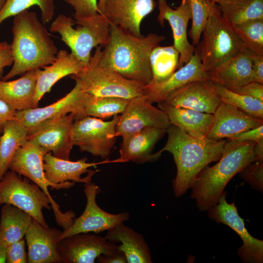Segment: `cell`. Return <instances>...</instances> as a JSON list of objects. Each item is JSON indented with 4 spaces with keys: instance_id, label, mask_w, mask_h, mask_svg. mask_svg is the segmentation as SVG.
Here are the masks:
<instances>
[{
    "instance_id": "cell-1",
    "label": "cell",
    "mask_w": 263,
    "mask_h": 263,
    "mask_svg": "<svg viewBox=\"0 0 263 263\" xmlns=\"http://www.w3.org/2000/svg\"><path fill=\"white\" fill-rule=\"evenodd\" d=\"M110 24V39L101 51L99 64L126 79L145 86L152 84L150 55L153 49L165 39V37L152 33L137 37Z\"/></svg>"
},
{
    "instance_id": "cell-2",
    "label": "cell",
    "mask_w": 263,
    "mask_h": 263,
    "mask_svg": "<svg viewBox=\"0 0 263 263\" xmlns=\"http://www.w3.org/2000/svg\"><path fill=\"white\" fill-rule=\"evenodd\" d=\"M167 132L168 136L165 145L154 154L158 159L165 151L172 155L177 169L172 187L175 196L179 197L191 188L205 167L221 158L226 141L193 136L172 124L167 129Z\"/></svg>"
},
{
    "instance_id": "cell-3",
    "label": "cell",
    "mask_w": 263,
    "mask_h": 263,
    "mask_svg": "<svg viewBox=\"0 0 263 263\" xmlns=\"http://www.w3.org/2000/svg\"><path fill=\"white\" fill-rule=\"evenodd\" d=\"M11 43L14 62L2 80L52 64L58 50L37 14L28 10L14 17Z\"/></svg>"
},
{
    "instance_id": "cell-4",
    "label": "cell",
    "mask_w": 263,
    "mask_h": 263,
    "mask_svg": "<svg viewBox=\"0 0 263 263\" xmlns=\"http://www.w3.org/2000/svg\"><path fill=\"white\" fill-rule=\"evenodd\" d=\"M255 142L229 140L226 142L221 158L211 167L207 166L198 174L190 197L201 211L216 205L230 180L246 165L255 161Z\"/></svg>"
},
{
    "instance_id": "cell-5",
    "label": "cell",
    "mask_w": 263,
    "mask_h": 263,
    "mask_svg": "<svg viewBox=\"0 0 263 263\" xmlns=\"http://www.w3.org/2000/svg\"><path fill=\"white\" fill-rule=\"evenodd\" d=\"M110 23L102 14L75 18L59 14L52 22L49 30L57 33L71 53L85 65L94 47L105 46L110 38Z\"/></svg>"
},
{
    "instance_id": "cell-6",
    "label": "cell",
    "mask_w": 263,
    "mask_h": 263,
    "mask_svg": "<svg viewBox=\"0 0 263 263\" xmlns=\"http://www.w3.org/2000/svg\"><path fill=\"white\" fill-rule=\"evenodd\" d=\"M101 46L96 47L88 63L78 73L70 75L82 90L93 97H117L127 99L144 95V84L126 79L99 63Z\"/></svg>"
},
{
    "instance_id": "cell-7",
    "label": "cell",
    "mask_w": 263,
    "mask_h": 263,
    "mask_svg": "<svg viewBox=\"0 0 263 263\" xmlns=\"http://www.w3.org/2000/svg\"><path fill=\"white\" fill-rule=\"evenodd\" d=\"M47 152L46 150L38 145L32 142H27L15 152L9 169L28 178L48 196L56 222L64 230L71 225L75 214L71 210L65 212L61 211L60 206L51 196L49 187L51 189L57 190L68 189L73 187L75 183L66 182L54 184L47 179L43 169V158Z\"/></svg>"
},
{
    "instance_id": "cell-8",
    "label": "cell",
    "mask_w": 263,
    "mask_h": 263,
    "mask_svg": "<svg viewBox=\"0 0 263 263\" xmlns=\"http://www.w3.org/2000/svg\"><path fill=\"white\" fill-rule=\"evenodd\" d=\"M202 40L197 45L205 70L209 72L241 51L245 47L233 26L221 12L211 14L202 32Z\"/></svg>"
},
{
    "instance_id": "cell-9",
    "label": "cell",
    "mask_w": 263,
    "mask_h": 263,
    "mask_svg": "<svg viewBox=\"0 0 263 263\" xmlns=\"http://www.w3.org/2000/svg\"><path fill=\"white\" fill-rule=\"evenodd\" d=\"M11 205L23 210L42 226H48L43 216V208L51 209L48 196L28 178H21L8 170L0 179V205Z\"/></svg>"
},
{
    "instance_id": "cell-10",
    "label": "cell",
    "mask_w": 263,
    "mask_h": 263,
    "mask_svg": "<svg viewBox=\"0 0 263 263\" xmlns=\"http://www.w3.org/2000/svg\"><path fill=\"white\" fill-rule=\"evenodd\" d=\"M119 117L115 115L109 121L89 116L75 119L71 130L73 146L78 147L81 152L103 160L108 159L116 142V126Z\"/></svg>"
},
{
    "instance_id": "cell-11",
    "label": "cell",
    "mask_w": 263,
    "mask_h": 263,
    "mask_svg": "<svg viewBox=\"0 0 263 263\" xmlns=\"http://www.w3.org/2000/svg\"><path fill=\"white\" fill-rule=\"evenodd\" d=\"M84 193L86 198L85 209L80 216L74 219L69 227L62 231L58 241L75 234H98L107 231L130 218V215L128 212L112 214L102 209L96 201L101 189L92 181L84 183Z\"/></svg>"
},
{
    "instance_id": "cell-12",
    "label": "cell",
    "mask_w": 263,
    "mask_h": 263,
    "mask_svg": "<svg viewBox=\"0 0 263 263\" xmlns=\"http://www.w3.org/2000/svg\"><path fill=\"white\" fill-rule=\"evenodd\" d=\"M225 191L217 203L208 210L210 219L224 224L232 229L241 238L243 244L238 249L237 254L242 262L249 263L263 262V241L257 239L248 232L244 220L238 211L234 202H227Z\"/></svg>"
},
{
    "instance_id": "cell-13",
    "label": "cell",
    "mask_w": 263,
    "mask_h": 263,
    "mask_svg": "<svg viewBox=\"0 0 263 263\" xmlns=\"http://www.w3.org/2000/svg\"><path fill=\"white\" fill-rule=\"evenodd\" d=\"M75 114L70 113L44 120L29 131L27 140L34 142L53 155L70 160L74 146L71 130Z\"/></svg>"
},
{
    "instance_id": "cell-14",
    "label": "cell",
    "mask_w": 263,
    "mask_h": 263,
    "mask_svg": "<svg viewBox=\"0 0 263 263\" xmlns=\"http://www.w3.org/2000/svg\"><path fill=\"white\" fill-rule=\"evenodd\" d=\"M170 125L166 113L154 107L143 95L129 99L125 110L120 115L115 134L116 137H122L147 128L167 130Z\"/></svg>"
},
{
    "instance_id": "cell-15",
    "label": "cell",
    "mask_w": 263,
    "mask_h": 263,
    "mask_svg": "<svg viewBox=\"0 0 263 263\" xmlns=\"http://www.w3.org/2000/svg\"><path fill=\"white\" fill-rule=\"evenodd\" d=\"M117 244L104 237L90 233L74 234L57 242L61 263H94L100 255H111Z\"/></svg>"
},
{
    "instance_id": "cell-16",
    "label": "cell",
    "mask_w": 263,
    "mask_h": 263,
    "mask_svg": "<svg viewBox=\"0 0 263 263\" xmlns=\"http://www.w3.org/2000/svg\"><path fill=\"white\" fill-rule=\"evenodd\" d=\"M75 81L72 90L57 101L44 107L17 111L15 118L29 131L44 120L64 114L74 113L75 119L83 116L84 108L90 95L82 90L78 81Z\"/></svg>"
},
{
    "instance_id": "cell-17",
    "label": "cell",
    "mask_w": 263,
    "mask_h": 263,
    "mask_svg": "<svg viewBox=\"0 0 263 263\" xmlns=\"http://www.w3.org/2000/svg\"><path fill=\"white\" fill-rule=\"evenodd\" d=\"M157 6L154 0H104L102 15L110 24L141 37V23Z\"/></svg>"
},
{
    "instance_id": "cell-18",
    "label": "cell",
    "mask_w": 263,
    "mask_h": 263,
    "mask_svg": "<svg viewBox=\"0 0 263 263\" xmlns=\"http://www.w3.org/2000/svg\"><path fill=\"white\" fill-rule=\"evenodd\" d=\"M201 62L197 45L190 60L166 79L145 86L144 96L151 104L163 101L170 94L193 81L209 80Z\"/></svg>"
},
{
    "instance_id": "cell-19",
    "label": "cell",
    "mask_w": 263,
    "mask_h": 263,
    "mask_svg": "<svg viewBox=\"0 0 263 263\" xmlns=\"http://www.w3.org/2000/svg\"><path fill=\"white\" fill-rule=\"evenodd\" d=\"M159 14L157 21L163 27L167 20L171 28L173 38V46L179 54L178 69L187 63L194 54L195 47L188 39L187 28L191 19L189 6L186 0H182L175 9L170 7L167 0H158Z\"/></svg>"
},
{
    "instance_id": "cell-20",
    "label": "cell",
    "mask_w": 263,
    "mask_h": 263,
    "mask_svg": "<svg viewBox=\"0 0 263 263\" xmlns=\"http://www.w3.org/2000/svg\"><path fill=\"white\" fill-rule=\"evenodd\" d=\"M110 163H121L118 158L108 159L98 162H87V157L75 161L63 159L47 152L43 158V169L47 179L51 183L59 184L66 182L82 183L92 181L98 170L89 169L98 165Z\"/></svg>"
},
{
    "instance_id": "cell-21",
    "label": "cell",
    "mask_w": 263,
    "mask_h": 263,
    "mask_svg": "<svg viewBox=\"0 0 263 263\" xmlns=\"http://www.w3.org/2000/svg\"><path fill=\"white\" fill-rule=\"evenodd\" d=\"M161 102L176 108L213 114L221 100L209 80H205L190 82L170 94Z\"/></svg>"
},
{
    "instance_id": "cell-22",
    "label": "cell",
    "mask_w": 263,
    "mask_h": 263,
    "mask_svg": "<svg viewBox=\"0 0 263 263\" xmlns=\"http://www.w3.org/2000/svg\"><path fill=\"white\" fill-rule=\"evenodd\" d=\"M263 125V120L252 117L237 108L221 102L213 113V120L206 137L221 140Z\"/></svg>"
},
{
    "instance_id": "cell-23",
    "label": "cell",
    "mask_w": 263,
    "mask_h": 263,
    "mask_svg": "<svg viewBox=\"0 0 263 263\" xmlns=\"http://www.w3.org/2000/svg\"><path fill=\"white\" fill-rule=\"evenodd\" d=\"M62 231L42 226L33 218L25 235L27 246V263H60L57 242Z\"/></svg>"
},
{
    "instance_id": "cell-24",
    "label": "cell",
    "mask_w": 263,
    "mask_h": 263,
    "mask_svg": "<svg viewBox=\"0 0 263 263\" xmlns=\"http://www.w3.org/2000/svg\"><path fill=\"white\" fill-rule=\"evenodd\" d=\"M167 132V130L147 128L122 137L118 158L121 163L132 161L137 164L154 162L158 159L153 150L157 142Z\"/></svg>"
},
{
    "instance_id": "cell-25",
    "label": "cell",
    "mask_w": 263,
    "mask_h": 263,
    "mask_svg": "<svg viewBox=\"0 0 263 263\" xmlns=\"http://www.w3.org/2000/svg\"><path fill=\"white\" fill-rule=\"evenodd\" d=\"M85 65L71 52L65 50L58 51L55 61L49 66L39 69L34 99V108L37 107L39 102L52 87L61 78L76 74Z\"/></svg>"
},
{
    "instance_id": "cell-26",
    "label": "cell",
    "mask_w": 263,
    "mask_h": 263,
    "mask_svg": "<svg viewBox=\"0 0 263 263\" xmlns=\"http://www.w3.org/2000/svg\"><path fill=\"white\" fill-rule=\"evenodd\" d=\"M244 47L223 63L208 72L209 81L230 90L252 81V55Z\"/></svg>"
},
{
    "instance_id": "cell-27",
    "label": "cell",
    "mask_w": 263,
    "mask_h": 263,
    "mask_svg": "<svg viewBox=\"0 0 263 263\" xmlns=\"http://www.w3.org/2000/svg\"><path fill=\"white\" fill-rule=\"evenodd\" d=\"M104 237L111 242L120 243L117 248L123 252L127 263H152L150 251L144 236L124 223L107 230Z\"/></svg>"
},
{
    "instance_id": "cell-28",
    "label": "cell",
    "mask_w": 263,
    "mask_h": 263,
    "mask_svg": "<svg viewBox=\"0 0 263 263\" xmlns=\"http://www.w3.org/2000/svg\"><path fill=\"white\" fill-rule=\"evenodd\" d=\"M39 69L29 71L16 80H0V99L17 111L34 108V99Z\"/></svg>"
},
{
    "instance_id": "cell-29",
    "label": "cell",
    "mask_w": 263,
    "mask_h": 263,
    "mask_svg": "<svg viewBox=\"0 0 263 263\" xmlns=\"http://www.w3.org/2000/svg\"><path fill=\"white\" fill-rule=\"evenodd\" d=\"M158 108L166 113L170 124L195 137H206L213 120L211 113L176 108L163 102L158 103Z\"/></svg>"
},
{
    "instance_id": "cell-30",
    "label": "cell",
    "mask_w": 263,
    "mask_h": 263,
    "mask_svg": "<svg viewBox=\"0 0 263 263\" xmlns=\"http://www.w3.org/2000/svg\"><path fill=\"white\" fill-rule=\"evenodd\" d=\"M33 218L21 209L3 204L0 211V244L6 247L25 236Z\"/></svg>"
},
{
    "instance_id": "cell-31",
    "label": "cell",
    "mask_w": 263,
    "mask_h": 263,
    "mask_svg": "<svg viewBox=\"0 0 263 263\" xmlns=\"http://www.w3.org/2000/svg\"><path fill=\"white\" fill-rule=\"evenodd\" d=\"M28 132V129L15 118L6 124L0 136V179L9 170L17 150L27 140Z\"/></svg>"
},
{
    "instance_id": "cell-32",
    "label": "cell",
    "mask_w": 263,
    "mask_h": 263,
    "mask_svg": "<svg viewBox=\"0 0 263 263\" xmlns=\"http://www.w3.org/2000/svg\"><path fill=\"white\" fill-rule=\"evenodd\" d=\"M218 5L221 15L232 26L263 19V0H222Z\"/></svg>"
},
{
    "instance_id": "cell-33",
    "label": "cell",
    "mask_w": 263,
    "mask_h": 263,
    "mask_svg": "<svg viewBox=\"0 0 263 263\" xmlns=\"http://www.w3.org/2000/svg\"><path fill=\"white\" fill-rule=\"evenodd\" d=\"M179 54L173 45H159L152 50L150 57L153 83L162 81L178 69Z\"/></svg>"
},
{
    "instance_id": "cell-34",
    "label": "cell",
    "mask_w": 263,
    "mask_h": 263,
    "mask_svg": "<svg viewBox=\"0 0 263 263\" xmlns=\"http://www.w3.org/2000/svg\"><path fill=\"white\" fill-rule=\"evenodd\" d=\"M209 82L221 102L232 106L252 117L263 120V102L234 92L219 84L209 80Z\"/></svg>"
},
{
    "instance_id": "cell-35",
    "label": "cell",
    "mask_w": 263,
    "mask_h": 263,
    "mask_svg": "<svg viewBox=\"0 0 263 263\" xmlns=\"http://www.w3.org/2000/svg\"><path fill=\"white\" fill-rule=\"evenodd\" d=\"M33 6L39 7L41 21L44 25L52 20L55 10V0H6L0 10V25L7 19Z\"/></svg>"
},
{
    "instance_id": "cell-36",
    "label": "cell",
    "mask_w": 263,
    "mask_h": 263,
    "mask_svg": "<svg viewBox=\"0 0 263 263\" xmlns=\"http://www.w3.org/2000/svg\"><path fill=\"white\" fill-rule=\"evenodd\" d=\"M129 99L117 97L89 96L83 110V116H89L101 119L121 114Z\"/></svg>"
},
{
    "instance_id": "cell-37",
    "label": "cell",
    "mask_w": 263,
    "mask_h": 263,
    "mask_svg": "<svg viewBox=\"0 0 263 263\" xmlns=\"http://www.w3.org/2000/svg\"><path fill=\"white\" fill-rule=\"evenodd\" d=\"M191 11L192 24L188 32L192 45L199 44L202 32L209 16L221 12L219 5L210 0H186Z\"/></svg>"
},
{
    "instance_id": "cell-38",
    "label": "cell",
    "mask_w": 263,
    "mask_h": 263,
    "mask_svg": "<svg viewBox=\"0 0 263 263\" xmlns=\"http://www.w3.org/2000/svg\"><path fill=\"white\" fill-rule=\"evenodd\" d=\"M233 27L246 49L263 56V19L246 21Z\"/></svg>"
},
{
    "instance_id": "cell-39",
    "label": "cell",
    "mask_w": 263,
    "mask_h": 263,
    "mask_svg": "<svg viewBox=\"0 0 263 263\" xmlns=\"http://www.w3.org/2000/svg\"><path fill=\"white\" fill-rule=\"evenodd\" d=\"M240 177L254 189L263 192V162L254 161L243 168L239 173Z\"/></svg>"
},
{
    "instance_id": "cell-40",
    "label": "cell",
    "mask_w": 263,
    "mask_h": 263,
    "mask_svg": "<svg viewBox=\"0 0 263 263\" xmlns=\"http://www.w3.org/2000/svg\"><path fill=\"white\" fill-rule=\"evenodd\" d=\"M25 240L23 238L8 245L5 248L6 263H27V253L25 250Z\"/></svg>"
},
{
    "instance_id": "cell-41",
    "label": "cell",
    "mask_w": 263,
    "mask_h": 263,
    "mask_svg": "<svg viewBox=\"0 0 263 263\" xmlns=\"http://www.w3.org/2000/svg\"><path fill=\"white\" fill-rule=\"evenodd\" d=\"M74 10V17H82L99 13L97 0H65Z\"/></svg>"
},
{
    "instance_id": "cell-42",
    "label": "cell",
    "mask_w": 263,
    "mask_h": 263,
    "mask_svg": "<svg viewBox=\"0 0 263 263\" xmlns=\"http://www.w3.org/2000/svg\"><path fill=\"white\" fill-rule=\"evenodd\" d=\"M231 91L263 102V84L251 82Z\"/></svg>"
},
{
    "instance_id": "cell-43",
    "label": "cell",
    "mask_w": 263,
    "mask_h": 263,
    "mask_svg": "<svg viewBox=\"0 0 263 263\" xmlns=\"http://www.w3.org/2000/svg\"><path fill=\"white\" fill-rule=\"evenodd\" d=\"M14 62L11 44L6 41L0 42V80L3 77L4 69Z\"/></svg>"
},
{
    "instance_id": "cell-44",
    "label": "cell",
    "mask_w": 263,
    "mask_h": 263,
    "mask_svg": "<svg viewBox=\"0 0 263 263\" xmlns=\"http://www.w3.org/2000/svg\"><path fill=\"white\" fill-rule=\"evenodd\" d=\"M263 139V125L256 128L239 133L228 139L235 140L239 141H249L256 142Z\"/></svg>"
},
{
    "instance_id": "cell-45",
    "label": "cell",
    "mask_w": 263,
    "mask_h": 263,
    "mask_svg": "<svg viewBox=\"0 0 263 263\" xmlns=\"http://www.w3.org/2000/svg\"><path fill=\"white\" fill-rule=\"evenodd\" d=\"M17 111L6 102L0 99V135L6 124L15 118Z\"/></svg>"
},
{
    "instance_id": "cell-46",
    "label": "cell",
    "mask_w": 263,
    "mask_h": 263,
    "mask_svg": "<svg viewBox=\"0 0 263 263\" xmlns=\"http://www.w3.org/2000/svg\"><path fill=\"white\" fill-rule=\"evenodd\" d=\"M252 61V81L263 84V56L253 52Z\"/></svg>"
},
{
    "instance_id": "cell-47",
    "label": "cell",
    "mask_w": 263,
    "mask_h": 263,
    "mask_svg": "<svg viewBox=\"0 0 263 263\" xmlns=\"http://www.w3.org/2000/svg\"><path fill=\"white\" fill-rule=\"evenodd\" d=\"M96 261L99 263H126L127 260L123 252L117 247L116 251L111 255H100Z\"/></svg>"
},
{
    "instance_id": "cell-48",
    "label": "cell",
    "mask_w": 263,
    "mask_h": 263,
    "mask_svg": "<svg viewBox=\"0 0 263 263\" xmlns=\"http://www.w3.org/2000/svg\"><path fill=\"white\" fill-rule=\"evenodd\" d=\"M253 152L255 161L263 162V139L255 143Z\"/></svg>"
},
{
    "instance_id": "cell-49",
    "label": "cell",
    "mask_w": 263,
    "mask_h": 263,
    "mask_svg": "<svg viewBox=\"0 0 263 263\" xmlns=\"http://www.w3.org/2000/svg\"><path fill=\"white\" fill-rule=\"evenodd\" d=\"M5 248L0 244V263H6Z\"/></svg>"
},
{
    "instance_id": "cell-50",
    "label": "cell",
    "mask_w": 263,
    "mask_h": 263,
    "mask_svg": "<svg viewBox=\"0 0 263 263\" xmlns=\"http://www.w3.org/2000/svg\"><path fill=\"white\" fill-rule=\"evenodd\" d=\"M99 14H102L104 8V0H99L97 4Z\"/></svg>"
},
{
    "instance_id": "cell-51",
    "label": "cell",
    "mask_w": 263,
    "mask_h": 263,
    "mask_svg": "<svg viewBox=\"0 0 263 263\" xmlns=\"http://www.w3.org/2000/svg\"><path fill=\"white\" fill-rule=\"evenodd\" d=\"M6 0H0V10L4 6Z\"/></svg>"
},
{
    "instance_id": "cell-52",
    "label": "cell",
    "mask_w": 263,
    "mask_h": 263,
    "mask_svg": "<svg viewBox=\"0 0 263 263\" xmlns=\"http://www.w3.org/2000/svg\"><path fill=\"white\" fill-rule=\"evenodd\" d=\"M210 0L218 4H219L222 1V0Z\"/></svg>"
},
{
    "instance_id": "cell-53",
    "label": "cell",
    "mask_w": 263,
    "mask_h": 263,
    "mask_svg": "<svg viewBox=\"0 0 263 263\" xmlns=\"http://www.w3.org/2000/svg\"></svg>"
}]
</instances>
